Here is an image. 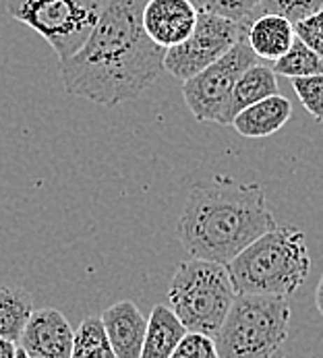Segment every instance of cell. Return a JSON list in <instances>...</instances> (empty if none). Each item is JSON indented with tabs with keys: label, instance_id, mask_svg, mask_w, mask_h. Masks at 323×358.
<instances>
[{
	"label": "cell",
	"instance_id": "6da1fadb",
	"mask_svg": "<svg viewBox=\"0 0 323 358\" xmlns=\"http://www.w3.org/2000/svg\"><path fill=\"white\" fill-rule=\"evenodd\" d=\"M145 2L106 0L85 44L60 60V79L69 96L110 108L137 100L158 81L166 50L143 29Z\"/></svg>",
	"mask_w": 323,
	"mask_h": 358
},
{
	"label": "cell",
	"instance_id": "7a4b0ae2",
	"mask_svg": "<svg viewBox=\"0 0 323 358\" xmlns=\"http://www.w3.org/2000/svg\"><path fill=\"white\" fill-rule=\"evenodd\" d=\"M275 226L261 185L215 174L191 187L178 220V238L193 259L228 265Z\"/></svg>",
	"mask_w": 323,
	"mask_h": 358
},
{
	"label": "cell",
	"instance_id": "3957f363",
	"mask_svg": "<svg viewBox=\"0 0 323 358\" xmlns=\"http://www.w3.org/2000/svg\"><path fill=\"white\" fill-rule=\"evenodd\" d=\"M236 294L290 296L311 273L305 232L296 226H275L226 265Z\"/></svg>",
	"mask_w": 323,
	"mask_h": 358
},
{
	"label": "cell",
	"instance_id": "277c9868",
	"mask_svg": "<svg viewBox=\"0 0 323 358\" xmlns=\"http://www.w3.org/2000/svg\"><path fill=\"white\" fill-rule=\"evenodd\" d=\"M290 305L282 296L236 294L214 336L220 358H284Z\"/></svg>",
	"mask_w": 323,
	"mask_h": 358
},
{
	"label": "cell",
	"instance_id": "5b68a950",
	"mask_svg": "<svg viewBox=\"0 0 323 358\" xmlns=\"http://www.w3.org/2000/svg\"><path fill=\"white\" fill-rule=\"evenodd\" d=\"M168 299L170 308L187 331L214 338L236 299V292L226 265L191 259L178 263L170 280Z\"/></svg>",
	"mask_w": 323,
	"mask_h": 358
},
{
	"label": "cell",
	"instance_id": "8992f818",
	"mask_svg": "<svg viewBox=\"0 0 323 358\" xmlns=\"http://www.w3.org/2000/svg\"><path fill=\"white\" fill-rule=\"evenodd\" d=\"M104 4L106 0H4V10L40 34L64 60L85 44Z\"/></svg>",
	"mask_w": 323,
	"mask_h": 358
},
{
	"label": "cell",
	"instance_id": "52a82bcc",
	"mask_svg": "<svg viewBox=\"0 0 323 358\" xmlns=\"http://www.w3.org/2000/svg\"><path fill=\"white\" fill-rule=\"evenodd\" d=\"M259 58L249 48L247 38H243L208 69L182 81V98L193 116L199 122L224 124V112L234 83Z\"/></svg>",
	"mask_w": 323,
	"mask_h": 358
},
{
	"label": "cell",
	"instance_id": "ba28073f",
	"mask_svg": "<svg viewBox=\"0 0 323 358\" xmlns=\"http://www.w3.org/2000/svg\"><path fill=\"white\" fill-rule=\"evenodd\" d=\"M251 23V21H249ZM249 23L230 21L212 13H201L189 38L164 54V71L178 81H187L222 58L238 40L245 38Z\"/></svg>",
	"mask_w": 323,
	"mask_h": 358
},
{
	"label": "cell",
	"instance_id": "9c48e42d",
	"mask_svg": "<svg viewBox=\"0 0 323 358\" xmlns=\"http://www.w3.org/2000/svg\"><path fill=\"white\" fill-rule=\"evenodd\" d=\"M75 329L58 308H38L31 313L21 340V346L31 358H71Z\"/></svg>",
	"mask_w": 323,
	"mask_h": 358
},
{
	"label": "cell",
	"instance_id": "30bf717a",
	"mask_svg": "<svg viewBox=\"0 0 323 358\" xmlns=\"http://www.w3.org/2000/svg\"><path fill=\"white\" fill-rule=\"evenodd\" d=\"M199 17L193 0H148L141 23L154 44L168 50L189 38Z\"/></svg>",
	"mask_w": 323,
	"mask_h": 358
},
{
	"label": "cell",
	"instance_id": "8fae6325",
	"mask_svg": "<svg viewBox=\"0 0 323 358\" xmlns=\"http://www.w3.org/2000/svg\"><path fill=\"white\" fill-rule=\"evenodd\" d=\"M100 319L116 358L141 357L148 319L135 303L118 301L112 307H108L100 315Z\"/></svg>",
	"mask_w": 323,
	"mask_h": 358
},
{
	"label": "cell",
	"instance_id": "7c38bea8",
	"mask_svg": "<svg viewBox=\"0 0 323 358\" xmlns=\"http://www.w3.org/2000/svg\"><path fill=\"white\" fill-rule=\"evenodd\" d=\"M292 116V103L284 96L275 94L261 102L253 103L245 110H241L232 124L238 135L247 139H264L273 133H278Z\"/></svg>",
	"mask_w": 323,
	"mask_h": 358
},
{
	"label": "cell",
	"instance_id": "4fadbf2b",
	"mask_svg": "<svg viewBox=\"0 0 323 358\" xmlns=\"http://www.w3.org/2000/svg\"><path fill=\"white\" fill-rule=\"evenodd\" d=\"M245 38L257 58L273 62L288 52L296 36L294 25L286 17L264 13L249 23Z\"/></svg>",
	"mask_w": 323,
	"mask_h": 358
},
{
	"label": "cell",
	"instance_id": "5bb4252c",
	"mask_svg": "<svg viewBox=\"0 0 323 358\" xmlns=\"http://www.w3.org/2000/svg\"><path fill=\"white\" fill-rule=\"evenodd\" d=\"M275 94H278V75L271 71V66L264 62L251 64L234 83V90L230 94V100L224 112V124H232L234 116L241 110Z\"/></svg>",
	"mask_w": 323,
	"mask_h": 358
},
{
	"label": "cell",
	"instance_id": "9a60e30c",
	"mask_svg": "<svg viewBox=\"0 0 323 358\" xmlns=\"http://www.w3.org/2000/svg\"><path fill=\"white\" fill-rule=\"evenodd\" d=\"M185 334L187 327L180 323L174 310L166 305H156L148 319V329L139 358H170Z\"/></svg>",
	"mask_w": 323,
	"mask_h": 358
},
{
	"label": "cell",
	"instance_id": "2e32d148",
	"mask_svg": "<svg viewBox=\"0 0 323 358\" xmlns=\"http://www.w3.org/2000/svg\"><path fill=\"white\" fill-rule=\"evenodd\" d=\"M34 313V299L25 288L0 286V338L19 344Z\"/></svg>",
	"mask_w": 323,
	"mask_h": 358
},
{
	"label": "cell",
	"instance_id": "e0dca14e",
	"mask_svg": "<svg viewBox=\"0 0 323 358\" xmlns=\"http://www.w3.org/2000/svg\"><path fill=\"white\" fill-rule=\"evenodd\" d=\"M271 71L275 75H282V77H288V79L322 75L323 60L320 58V54H315L303 40L294 38V42L288 48V52L271 62Z\"/></svg>",
	"mask_w": 323,
	"mask_h": 358
},
{
	"label": "cell",
	"instance_id": "ac0fdd59",
	"mask_svg": "<svg viewBox=\"0 0 323 358\" xmlns=\"http://www.w3.org/2000/svg\"><path fill=\"white\" fill-rule=\"evenodd\" d=\"M71 358H116L100 317H85L75 329Z\"/></svg>",
	"mask_w": 323,
	"mask_h": 358
},
{
	"label": "cell",
	"instance_id": "d6986e66",
	"mask_svg": "<svg viewBox=\"0 0 323 358\" xmlns=\"http://www.w3.org/2000/svg\"><path fill=\"white\" fill-rule=\"evenodd\" d=\"M259 2L261 0H193V4L201 13H212L217 17L241 21V23L253 21L251 17L259 8Z\"/></svg>",
	"mask_w": 323,
	"mask_h": 358
},
{
	"label": "cell",
	"instance_id": "ffe728a7",
	"mask_svg": "<svg viewBox=\"0 0 323 358\" xmlns=\"http://www.w3.org/2000/svg\"><path fill=\"white\" fill-rule=\"evenodd\" d=\"M323 6V0H261L259 2V15L271 13L286 17L292 25L303 21L305 17L313 15Z\"/></svg>",
	"mask_w": 323,
	"mask_h": 358
},
{
	"label": "cell",
	"instance_id": "44dd1931",
	"mask_svg": "<svg viewBox=\"0 0 323 358\" xmlns=\"http://www.w3.org/2000/svg\"><path fill=\"white\" fill-rule=\"evenodd\" d=\"M292 87H294L299 100L307 108V112L317 122H323V73L292 79Z\"/></svg>",
	"mask_w": 323,
	"mask_h": 358
},
{
	"label": "cell",
	"instance_id": "7402d4cb",
	"mask_svg": "<svg viewBox=\"0 0 323 358\" xmlns=\"http://www.w3.org/2000/svg\"><path fill=\"white\" fill-rule=\"evenodd\" d=\"M170 358H220L215 350L214 338L197 331H187Z\"/></svg>",
	"mask_w": 323,
	"mask_h": 358
},
{
	"label": "cell",
	"instance_id": "603a6c76",
	"mask_svg": "<svg viewBox=\"0 0 323 358\" xmlns=\"http://www.w3.org/2000/svg\"><path fill=\"white\" fill-rule=\"evenodd\" d=\"M294 36L303 40L323 60V6L303 21L294 23Z\"/></svg>",
	"mask_w": 323,
	"mask_h": 358
},
{
	"label": "cell",
	"instance_id": "cb8c5ba5",
	"mask_svg": "<svg viewBox=\"0 0 323 358\" xmlns=\"http://www.w3.org/2000/svg\"><path fill=\"white\" fill-rule=\"evenodd\" d=\"M15 350H17V344L0 338V358H13L15 357Z\"/></svg>",
	"mask_w": 323,
	"mask_h": 358
},
{
	"label": "cell",
	"instance_id": "d4e9b609",
	"mask_svg": "<svg viewBox=\"0 0 323 358\" xmlns=\"http://www.w3.org/2000/svg\"><path fill=\"white\" fill-rule=\"evenodd\" d=\"M315 305H317L320 313L323 315V275H322V282H320V286H317V290H315Z\"/></svg>",
	"mask_w": 323,
	"mask_h": 358
},
{
	"label": "cell",
	"instance_id": "484cf974",
	"mask_svg": "<svg viewBox=\"0 0 323 358\" xmlns=\"http://www.w3.org/2000/svg\"><path fill=\"white\" fill-rule=\"evenodd\" d=\"M13 358H31V357H29V355H27V352L21 348V346H17V350H15V357Z\"/></svg>",
	"mask_w": 323,
	"mask_h": 358
}]
</instances>
